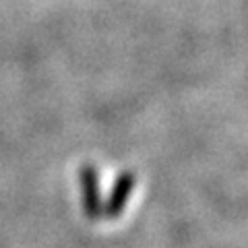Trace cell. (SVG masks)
I'll return each instance as SVG.
<instances>
[{
    "mask_svg": "<svg viewBox=\"0 0 248 248\" xmlns=\"http://www.w3.org/2000/svg\"><path fill=\"white\" fill-rule=\"evenodd\" d=\"M79 184H81V192H83V207L89 219H99L102 215V195H99V180H97V172L95 168L85 164L79 170Z\"/></svg>",
    "mask_w": 248,
    "mask_h": 248,
    "instance_id": "obj_1",
    "label": "cell"
},
{
    "mask_svg": "<svg viewBox=\"0 0 248 248\" xmlns=\"http://www.w3.org/2000/svg\"><path fill=\"white\" fill-rule=\"evenodd\" d=\"M135 184H137L135 172H122L114 180L110 197L106 199V205L102 207V213L108 217V219H116V217L122 213L124 205H126V201H128V195L135 190Z\"/></svg>",
    "mask_w": 248,
    "mask_h": 248,
    "instance_id": "obj_2",
    "label": "cell"
}]
</instances>
